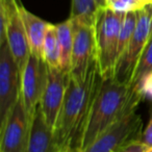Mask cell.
I'll list each match as a JSON object with an SVG mask.
<instances>
[{"instance_id": "44dd1931", "label": "cell", "mask_w": 152, "mask_h": 152, "mask_svg": "<svg viewBox=\"0 0 152 152\" xmlns=\"http://www.w3.org/2000/svg\"><path fill=\"white\" fill-rule=\"evenodd\" d=\"M95 1H96L98 7H99L100 10L104 9V7H110V2H108V0H95Z\"/></svg>"}, {"instance_id": "d6986e66", "label": "cell", "mask_w": 152, "mask_h": 152, "mask_svg": "<svg viewBox=\"0 0 152 152\" xmlns=\"http://www.w3.org/2000/svg\"><path fill=\"white\" fill-rule=\"evenodd\" d=\"M149 149L150 148L146 144H144L140 140H137V141L126 144L125 146L121 147L119 150H117L116 152H148Z\"/></svg>"}, {"instance_id": "4fadbf2b", "label": "cell", "mask_w": 152, "mask_h": 152, "mask_svg": "<svg viewBox=\"0 0 152 152\" xmlns=\"http://www.w3.org/2000/svg\"><path fill=\"white\" fill-rule=\"evenodd\" d=\"M20 14L27 34L31 54L43 58V47L49 23L27 11L21 3H20Z\"/></svg>"}, {"instance_id": "ac0fdd59", "label": "cell", "mask_w": 152, "mask_h": 152, "mask_svg": "<svg viewBox=\"0 0 152 152\" xmlns=\"http://www.w3.org/2000/svg\"><path fill=\"white\" fill-rule=\"evenodd\" d=\"M137 10H128V11L125 12L120 30V37H119L118 59L124 53V51L126 50L129 43H130L133 32H134L135 26H137Z\"/></svg>"}, {"instance_id": "9c48e42d", "label": "cell", "mask_w": 152, "mask_h": 152, "mask_svg": "<svg viewBox=\"0 0 152 152\" xmlns=\"http://www.w3.org/2000/svg\"><path fill=\"white\" fill-rule=\"evenodd\" d=\"M48 73L49 67L44 58L30 54L21 75V96L31 120L46 89Z\"/></svg>"}, {"instance_id": "277c9868", "label": "cell", "mask_w": 152, "mask_h": 152, "mask_svg": "<svg viewBox=\"0 0 152 152\" xmlns=\"http://www.w3.org/2000/svg\"><path fill=\"white\" fill-rule=\"evenodd\" d=\"M137 26L128 47L117 61L115 77L121 83L130 85L139 59L150 40L152 21V3L137 10Z\"/></svg>"}, {"instance_id": "6da1fadb", "label": "cell", "mask_w": 152, "mask_h": 152, "mask_svg": "<svg viewBox=\"0 0 152 152\" xmlns=\"http://www.w3.org/2000/svg\"><path fill=\"white\" fill-rule=\"evenodd\" d=\"M143 98L144 96L134 91L130 85L121 83L115 76L100 77L81 137L79 152L105 129L135 112Z\"/></svg>"}, {"instance_id": "3957f363", "label": "cell", "mask_w": 152, "mask_h": 152, "mask_svg": "<svg viewBox=\"0 0 152 152\" xmlns=\"http://www.w3.org/2000/svg\"><path fill=\"white\" fill-rule=\"evenodd\" d=\"M125 12L107 7L100 10L98 15L95 30L98 72L101 78L115 75L118 61L119 37Z\"/></svg>"}, {"instance_id": "2e32d148", "label": "cell", "mask_w": 152, "mask_h": 152, "mask_svg": "<svg viewBox=\"0 0 152 152\" xmlns=\"http://www.w3.org/2000/svg\"><path fill=\"white\" fill-rule=\"evenodd\" d=\"M100 9L95 0H71L70 19L96 26Z\"/></svg>"}, {"instance_id": "52a82bcc", "label": "cell", "mask_w": 152, "mask_h": 152, "mask_svg": "<svg viewBox=\"0 0 152 152\" xmlns=\"http://www.w3.org/2000/svg\"><path fill=\"white\" fill-rule=\"evenodd\" d=\"M72 23L74 42L72 66L69 75L77 80H83L87 77L92 67L97 63L96 30L94 26L75 20H72Z\"/></svg>"}, {"instance_id": "5bb4252c", "label": "cell", "mask_w": 152, "mask_h": 152, "mask_svg": "<svg viewBox=\"0 0 152 152\" xmlns=\"http://www.w3.org/2000/svg\"><path fill=\"white\" fill-rule=\"evenodd\" d=\"M130 86L145 97L152 91V38H150L133 73Z\"/></svg>"}, {"instance_id": "cb8c5ba5", "label": "cell", "mask_w": 152, "mask_h": 152, "mask_svg": "<svg viewBox=\"0 0 152 152\" xmlns=\"http://www.w3.org/2000/svg\"><path fill=\"white\" fill-rule=\"evenodd\" d=\"M150 38H152V21H151V29H150Z\"/></svg>"}, {"instance_id": "8fae6325", "label": "cell", "mask_w": 152, "mask_h": 152, "mask_svg": "<svg viewBox=\"0 0 152 152\" xmlns=\"http://www.w3.org/2000/svg\"><path fill=\"white\" fill-rule=\"evenodd\" d=\"M7 42L22 75L28 58L31 54V51L23 20L20 14L19 1L15 5L10 16L7 28Z\"/></svg>"}, {"instance_id": "ba28073f", "label": "cell", "mask_w": 152, "mask_h": 152, "mask_svg": "<svg viewBox=\"0 0 152 152\" xmlns=\"http://www.w3.org/2000/svg\"><path fill=\"white\" fill-rule=\"evenodd\" d=\"M32 120L22 96L0 127V152H26Z\"/></svg>"}, {"instance_id": "e0dca14e", "label": "cell", "mask_w": 152, "mask_h": 152, "mask_svg": "<svg viewBox=\"0 0 152 152\" xmlns=\"http://www.w3.org/2000/svg\"><path fill=\"white\" fill-rule=\"evenodd\" d=\"M43 58L49 68L61 69V48L56 32V25L49 23L43 47Z\"/></svg>"}, {"instance_id": "9a60e30c", "label": "cell", "mask_w": 152, "mask_h": 152, "mask_svg": "<svg viewBox=\"0 0 152 152\" xmlns=\"http://www.w3.org/2000/svg\"><path fill=\"white\" fill-rule=\"evenodd\" d=\"M56 25L57 38L61 48V70L70 74L72 66V52H73L74 32L72 20L68 19Z\"/></svg>"}, {"instance_id": "d4e9b609", "label": "cell", "mask_w": 152, "mask_h": 152, "mask_svg": "<svg viewBox=\"0 0 152 152\" xmlns=\"http://www.w3.org/2000/svg\"><path fill=\"white\" fill-rule=\"evenodd\" d=\"M148 152H152V148H150V149H149V151H148Z\"/></svg>"}, {"instance_id": "7402d4cb", "label": "cell", "mask_w": 152, "mask_h": 152, "mask_svg": "<svg viewBox=\"0 0 152 152\" xmlns=\"http://www.w3.org/2000/svg\"><path fill=\"white\" fill-rule=\"evenodd\" d=\"M59 152H73L72 150H70V149H68V148H65V149H61Z\"/></svg>"}, {"instance_id": "5b68a950", "label": "cell", "mask_w": 152, "mask_h": 152, "mask_svg": "<svg viewBox=\"0 0 152 152\" xmlns=\"http://www.w3.org/2000/svg\"><path fill=\"white\" fill-rule=\"evenodd\" d=\"M142 128L141 116L132 112L105 129L80 152H116L126 144L139 140Z\"/></svg>"}, {"instance_id": "7a4b0ae2", "label": "cell", "mask_w": 152, "mask_h": 152, "mask_svg": "<svg viewBox=\"0 0 152 152\" xmlns=\"http://www.w3.org/2000/svg\"><path fill=\"white\" fill-rule=\"evenodd\" d=\"M99 79L97 63L83 80L69 75L63 105L53 129L54 140L61 149L68 148L73 152H79L81 137Z\"/></svg>"}, {"instance_id": "603a6c76", "label": "cell", "mask_w": 152, "mask_h": 152, "mask_svg": "<svg viewBox=\"0 0 152 152\" xmlns=\"http://www.w3.org/2000/svg\"><path fill=\"white\" fill-rule=\"evenodd\" d=\"M150 95H152V91L150 93ZM150 117H152V105H151V108H150Z\"/></svg>"}, {"instance_id": "7c38bea8", "label": "cell", "mask_w": 152, "mask_h": 152, "mask_svg": "<svg viewBox=\"0 0 152 152\" xmlns=\"http://www.w3.org/2000/svg\"><path fill=\"white\" fill-rule=\"evenodd\" d=\"M61 150L54 140L53 129L46 123L39 105L32 119L26 152H59Z\"/></svg>"}, {"instance_id": "30bf717a", "label": "cell", "mask_w": 152, "mask_h": 152, "mask_svg": "<svg viewBox=\"0 0 152 152\" xmlns=\"http://www.w3.org/2000/svg\"><path fill=\"white\" fill-rule=\"evenodd\" d=\"M68 79H69L68 73H65L61 69L49 68L48 81L41 99L40 108L46 123L52 129H54L56 125L57 118L63 105Z\"/></svg>"}, {"instance_id": "ffe728a7", "label": "cell", "mask_w": 152, "mask_h": 152, "mask_svg": "<svg viewBox=\"0 0 152 152\" xmlns=\"http://www.w3.org/2000/svg\"><path fill=\"white\" fill-rule=\"evenodd\" d=\"M139 140L143 142L144 144H146L149 148H152V117H150L149 123H148L145 130L142 132Z\"/></svg>"}, {"instance_id": "8992f818", "label": "cell", "mask_w": 152, "mask_h": 152, "mask_svg": "<svg viewBox=\"0 0 152 152\" xmlns=\"http://www.w3.org/2000/svg\"><path fill=\"white\" fill-rule=\"evenodd\" d=\"M21 73L7 42L0 45V127L21 96Z\"/></svg>"}]
</instances>
